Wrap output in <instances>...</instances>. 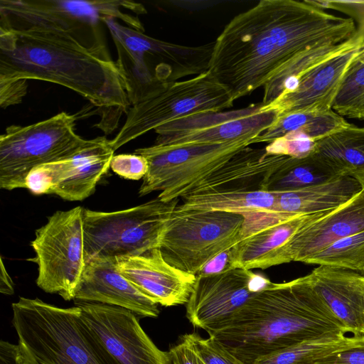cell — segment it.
Instances as JSON below:
<instances>
[{"instance_id": "40", "label": "cell", "mask_w": 364, "mask_h": 364, "mask_svg": "<svg viewBox=\"0 0 364 364\" xmlns=\"http://www.w3.org/2000/svg\"><path fill=\"white\" fill-rule=\"evenodd\" d=\"M364 189V169L354 172L352 175Z\"/></svg>"}, {"instance_id": "12", "label": "cell", "mask_w": 364, "mask_h": 364, "mask_svg": "<svg viewBox=\"0 0 364 364\" xmlns=\"http://www.w3.org/2000/svg\"><path fill=\"white\" fill-rule=\"evenodd\" d=\"M250 144L251 140L247 139L220 144H154L137 149L134 153L144 156L149 163L139 195L160 191L158 198L163 201L179 198L192 185Z\"/></svg>"}, {"instance_id": "28", "label": "cell", "mask_w": 364, "mask_h": 364, "mask_svg": "<svg viewBox=\"0 0 364 364\" xmlns=\"http://www.w3.org/2000/svg\"><path fill=\"white\" fill-rule=\"evenodd\" d=\"M331 109L343 117L364 119V62L357 55L343 76Z\"/></svg>"}, {"instance_id": "30", "label": "cell", "mask_w": 364, "mask_h": 364, "mask_svg": "<svg viewBox=\"0 0 364 364\" xmlns=\"http://www.w3.org/2000/svg\"><path fill=\"white\" fill-rule=\"evenodd\" d=\"M316 141L300 132H290L267 145L268 154L303 159L312 154Z\"/></svg>"}, {"instance_id": "39", "label": "cell", "mask_w": 364, "mask_h": 364, "mask_svg": "<svg viewBox=\"0 0 364 364\" xmlns=\"http://www.w3.org/2000/svg\"><path fill=\"white\" fill-rule=\"evenodd\" d=\"M0 291L6 295H11L14 292V283L8 274L2 259L1 258Z\"/></svg>"}, {"instance_id": "14", "label": "cell", "mask_w": 364, "mask_h": 364, "mask_svg": "<svg viewBox=\"0 0 364 364\" xmlns=\"http://www.w3.org/2000/svg\"><path fill=\"white\" fill-rule=\"evenodd\" d=\"M270 282L243 268L197 275L186 304V317L194 327L203 329L210 336L222 329L238 309Z\"/></svg>"}, {"instance_id": "6", "label": "cell", "mask_w": 364, "mask_h": 364, "mask_svg": "<svg viewBox=\"0 0 364 364\" xmlns=\"http://www.w3.org/2000/svg\"><path fill=\"white\" fill-rule=\"evenodd\" d=\"M230 92L206 71L181 81H159L127 112L124 124L110 140L115 151L145 133L180 118L222 112L233 105Z\"/></svg>"}, {"instance_id": "13", "label": "cell", "mask_w": 364, "mask_h": 364, "mask_svg": "<svg viewBox=\"0 0 364 364\" xmlns=\"http://www.w3.org/2000/svg\"><path fill=\"white\" fill-rule=\"evenodd\" d=\"M262 104L225 112H208L168 122L154 131L155 145L220 144L252 140L277 118L274 111H262Z\"/></svg>"}, {"instance_id": "10", "label": "cell", "mask_w": 364, "mask_h": 364, "mask_svg": "<svg viewBox=\"0 0 364 364\" xmlns=\"http://www.w3.org/2000/svg\"><path fill=\"white\" fill-rule=\"evenodd\" d=\"M83 213L81 206L56 211L36 230L31 242L38 287L66 301L74 299L86 266Z\"/></svg>"}, {"instance_id": "17", "label": "cell", "mask_w": 364, "mask_h": 364, "mask_svg": "<svg viewBox=\"0 0 364 364\" xmlns=\"http://www.w3.org/2000/svg\"><path fill=\"white\" fill-rule=\"evenodd\" d=\"M119 272L158 304L173 306L188 302L196 276L168 264L159 248L116 259Z\"/></svg>"}, {"instance_id": "38", "label": "cell", "mask_w": 364, "mask_h": 364, "mask_svg": "<svg viewBox=\"0 0 364 364\" xmlns=\"http://www.w3.org/2000/svg\"><path fill=\"white\" fill-rule=\"evenodd\" d=\"M0 364H19L17 345L1 341Z\"/></svg>"}, {"instance_id": "45", "label": "cell", "mask_w": 364, "mask_h": 364, "mask_svg": "<svg viewBox=\"0 0 364 364\" xmlns=\"http://www.w3.org/2000/svg\"><path fill=\"white\" fill-rule=\"evenodd\" d=\"M363 46H364V43H363Z\"/></svg>"}, {"instance_id": "22", "label": "cell", "mask_w": 364, "mask_h": 364, "mask_svg": "<svg viewBox=\"0 0 364 364\" xmlns=\"http://www.w3.org/2000/svg\"><path fill=\"white\" fill-rule=\"evenodd\" d=\"M329 211L296 215L243 237L232 247L233 268L267 269L287 263L286 248L294 234Z\"/></svg>"}, {"instance_id": "3", "label": "cell", "mask_w": 364, "mask_h": 364, "mask_svg": "<svg viewBox=\"0 0 364 364\" xmlns=\"http://www.w3.org/2000/svg\"><path fill=\"white\" fill-rule=\"evenodd\" d=\"M349 333L302 277L270 282L210 336L243 364L324 336Z\"/></svg>"}, {"instance_id": "9", "label": "cell", "mask_w": 364, "mask_h": 364, "mask_svg": "<svg viewBox=\"0 0 364 364\" xmlns=\"http://www.w3.org/2000/svg\"><path fill=\"white\" fill-rule=\"evenodd\" d=\"M76 117L65 112L27 126L11 125L0 136V188H26L30 171L69 157L88 145L76 134Z\"/></svg>"}, {"instance_id": "21", "label": "cell", "mask_w": 364, "mask_h": 364, "mask_svg": "<svg viewBox=\"0 0 364 364\" xmlns=\"http://www.w3.org/2000/svg\"><path fill=\"white\" fill-rule=\"evenodd\" d=\"M362 230L364 189L344 205L302 226L287 244V263L304 262L341 239Z\"/></svg>"}, {"instance_id": "41", "label": "cell", "mask_w": 364, "mask_h": 364, "mask_svg": "<svg viewBox=\"0 0 364 364\" xmlns=\"http://www.w3.org/2000/svg\"><path fill=\"white\" fill-rule=\"evenodd\" d=\"M357 58L358 59H360L361 61L364 62V46H363V44L357 55Z\"/></svg>"}, {"instance_id": "20", "label": "cell", "mask_w": 364, "mask_h": 364, "mask_svg": "<svg viewBox=\"0 0 364 364\" xmlns=\"http://www.w3.org/2000/svg\"><path fill=\"white\" fill-rule=\"evenodd\" d=\"M306 277L349 333L364 336V277L353 270L327 265H319Z\"/></svg>"}, {"instance_id": "32", "label": "cell", "mask_w": 364, "mask_h": 364, "mask_svg": "<svg viewBox=\"0 0 364 364\" xmlns=\"http://www.w3.org/2000/svg\"><path fill=\"white\" fill-rule=\"evenodd\" d=\"M110 168L125 179L138 181L143 179L147 173L149 163L142 155L136 153L121 154L114 155L110 162Z\"/></svg>"}, {"instance_id": "7", "label": "cell", "mask_w": 364, "mask_h": 364, "mask_svg": "<svg viewBox=\"0 0 364 364\" xmlns=\"http://www.w3.org/2000/svg\"><path fill=\"white\" fill-rule=\"evenodd\" d=\"M179 198L163 201L158 197L139 205L113 212L84 208L86 262L116 259L159 248L166 223Z\"/></svg>"}, {"instance_id": "29", "label": "cell", "mask_w": 364, "mask_h": 364, "mask_svg": "<svg viewBox=\"0 0 364 364\" xmlns=\"http://www.w3.org/2000/svg\"><path fill=\"white\" fill-rule=\"evenodd\" d=\"M304 262L358 272L364 264V230L341 239Z\"/></svg>"}, {"instance_id": "2", "label": "cell", "mask_w": 364, "mask_h": 364, "mask_svg": "<svg viewBox=\"0 0 364 364\" xmlns=\"http://www.w3.org/2000/svg\"><path fill=\"white\" fill-rule=\"evenodd\" d=\"M38 80L77 92L99 107L97 126L117 127L131 103L126 81L101 41L88 46L68 32L0 27V80Z\"/></svg>"}, {"instance_id": "37", "label": "cell", "mask_w": 364, "mask_h": 364, "mask_svg": "<svg viewBox=\"0 0 364 364\" xmlns=\"http://www.w3.org/2000/svg\"><path fill=\"white\" fill-rule=\"evenodd\" d=\"M233 269L231 247L210 260L197 275L205 276L220 274Z\"/></svg>"}, {"instance_id": "36", "label": "cell", "mask_w": 364, "mask_h": 364, "mask_svg": "<svg viewBox=\"0 0 364 364\" xmlns=\"http://www.w3.org/2000/svg\"><path fill=\"white\" fill-rule=\"evenodd\" d=\"M168 353L171 364H206L183 335L177 344L170 348Z\"/></svg>"}, {"instance_id": "44", "label": "cell", "mask_w": 364, "mask_h": 364, "mask_svg": "<svg viewBox=\"0 0 364 364\" xmlns=\"http://www.w3.org/2000/svg\"><path fill=\"white\" fill-rule=\"evenodd\" d=\"M363 335H364V331H363Z\"/></svg>"}, {"instance_id": "1", "label": "cell", "mask_w": 364, "mask_h": 364, "mask_svg": "<svg viewBox=\"0 0 364 364\" xmlns=\"http://www.w3.org/2000/svg\"><path fill=\"white\" fill-rule=\"evenodd\" d=\"M357 33L352 18L308 0H262L226 25L214 42L208 71L235 101L264 87L307 50Z\"/></svg>"}, {"instance_id": "11", "label": "cell", "mask_w": 364, "mask_h": 364, "mask_svg": "<svg viewBox=\"0 0 364 364\" xmlns=\"http://www.w3.org/2000/svg\"><path fill=\"white\" fill-rule=\"evenodd\" d=\"M79 323L100 364H171L139 324L137 316L124 308L92 302H75Z\"/></svg>"}, {"instance_id": "8", "label": "cell", "mask_w": 364, "mask_h": 364, "mask_svg": "<svg viewBox=\"0 0 364 364\" xmlns=\"http://www.w3.org/2000/svg\"><path fill=\"white\" fill-rule=\"evenodd\" d=\"M245 223V217L237 213L176 206L159 248L168 264L196 276L210 260L242 239Z\"/></svg>"}, {"instance_id": "23", "label": "cell", "mask_w": 364, "mask_h": 364, "mask_svg": "<svg viewBox=\"0 0 364 364\" xmlns=\"http://www.w3.org/2000/svg\"><path fill=\"white\" fill-rule=\"evenodd\" d=\"M362 190L353 176H340L304 188L277 192V210L292 215L332 210L350 200Z\"/></svg>"}, {"instance_id": "33", "label": "cell", "mask_w": 364, "mask_h": 364, "mask_svg": "<svg viewBox=\"0 0 364 364\" xmlns=\"http://www.w3.org/2000/svg\"><path fill=\"white\" fill-rule=\"evenodd\" d=\"M314 6L324 9L340 11L350 16L359 24L358 31L364 33V1H309Z\"/></svg>"}, {"instance_id": "4", "label": "cell", "mask_w": 364, "mask_h": 364, "mask_svg": "<svg viewBox=\"0 0 364 364\" xmlns=\"http://www.w3.org/2000/svg\"><path fill=\"white\" fill-rule=\"evenodd\" d=\"M12 311L19 364H100L79 323L78 306L20 297Z\"/></svg>"}, {"instance_id": "42", "label": "cell", "mask_w": 364, "mask_h": 364, "mask_svg": "<svg viewBox=\"0 0 364 364\" xmlns=\"http://www.w3.org/2000/svg\"><path fill=\"white\" fill-rule=\"evenodd\" d=\"M294 364H313L312 360H304Z\"/></svg>"}, {"instance_id": "31", "label": "cell", "mask_w": 364, "mask_h": 364, "mask_svg": "<svg viewBox=\"0 0 364 364\" xmlns=\"http://www.w3.org/2000/svg\"><path fill=\"white\" fill-rule=\"evenodd\" d=\"M183 336L206 364H243L210 337L203 338L196 332Z\"/></svg>"}, {"instance_id": "15", "label": "cell", "mask_w": 364, "mask_h": 364, "mask_svg": "<svg viewBox=\"0 0 364 364\" xmlns=\"http://www.w3.org/2000/svg\"><path fill=\"white\" fill-rule=\"evenodd\" d=\"M109 141L98 136L69 157L33 168L26 188L35 195L52 193L70 201L87 198L110 168L114 151Z\"/></svg>"}, {"instance_id": "16", "label": "cell", "mask_w": 364, "mask_h": 364, "mask_svg": "<svg viewBox=\"0 0 364 364\" xmlns=\"http://www.w3.org/2000/svg\"><path fill=\"white\" fill-rule=\"evenodd\" d=\"M364 43V42H363ZM363 43L311 66L287 82L279 97L262 111L277 117L292 112H325L332 104L343 76Z\"/></svg>"}, {"instance_id": "24", "label": "cell", "mask_w": 364, "mask_h": 364, "mask_svg": "<svg viewBox=\"0 0 364 364\" xmlns=\"http://www.w3.org/2000/svg\"><path fill=\"white\" fill-rule=\"evenodd\" d=\"M311 155L338 176L364 169V127L352 124L317 140Z\"/></svg>"}, {"instance_id": "25", "label": "cell", "mask_w": 364, "mask_h": 364, "mask_svg": "<svg viewBox=\"0 0 364 364\" xmlns=\"http://www.w3.org/2000/svg\"><path fill=\"white\" fill-rule=\"evenodd\" d=\"M351 124L333 109L292 112L278 117L272 125L251 140V144L270 143L294 132H303L316 141Z\"/></svg>"}, {"instance_id": "35", "label": "cell", "mask_w": 364, "mask_h": 364, "mask_svg": "<svg viewBox=\"0 0 364 364\" xmlns=\"http://www.w3.org/2000/svg\"><path fill=\"white\" fill-rule=\"evenodd\" d=\"M27 80H0V105L1 108L21 102L27 93Z\"/></svg>"}, {"instance_id": "19", "label": "cell", "mask_w": 364, "mask_h": 364, "mask_svg": "<svg viewBox=\"0 0 364 364\" xmlns=\"http://www.w3.org/2000/svg\"><path fill=\"white\" fill-rule=\"evenodd\" d=\"M288 157L268 154L264 147H245L183 195L267 191L270 176Z\"/></svg>"}, {"instance_id": "5", "label": "cell", "mask_w": 364, "mask_h": 364, "mask_svg": "<svg viewBox=\"0 0 364 364\" xmlns=\"http://www.w3.org/2000/svg\"><path fill=\"white\" fill-rule=\"evenodd\" d=\"M146 12L142 4L127 0H1L0 27L63 31L91 46L104 41L100 26L107 18L144 33L138 16Z\"/></svg>"}, {"instance_id": "26", "label": "cell", "mask_w": 364, "mask_h": 364, "mask_svg": "<svg viewBox=\"0 0 364 364\" xmlns=\"http://www.w3.org/2000/svg\"><path fill=\"white\" fill-rule=\"evenodd\" d=\"M338 176L313 155L288 159L272 174L267 191L287 192L328 181Z\"/></svg>"}, {"instance_id": "34", "label": "cell", "mask_w": 364, "mask_h": 364, "mask_svg": "<svg viewBox=\"0 0 364 364\" xmlns=\"http://www.w3.org/2000/svg\"><path fill=\"white\" fill-rule=\"evenodd\" d=\"M313 364H364V341L312 360Z\"/></svg>"}, {"instance_id": "27", "label": "cell", "mask_w": 364, "mask_h": 364, "mask_svg": "<svg viewBox=\"0 0 364 364\" xmlns=\"http://www.w3.org/2000/svg\"><path fill=\"white\" fill-rule=\"evenodd\" d=\"M363 341L364 336L338 334L324 336L261 358L254 364H294L304 360H314Z\"/></svg>"}, {"instance_id": "43", "label": "cell", "mask_w": 364, "mask_h": 364, "mask_svg": "<svg viewBox=\"0 0 364 364\" xmlns=\"http://www.w3.org/2000/svg\"><path fill=\"white\" fill-rule=\"evenodd\" d=\"M357 272L364 277V264Z\"/></svg>"}, {"instance_id": "18", "label": "cell", "mask_w": 364, "mask_h": 364, "mask_svg": "<svg viewBox=\"0 0 364 364\" xmlns=\"http://www.w3.org/2000/svg\"><path fill=\"white\" fill-rule=\"evenodd\" d=\"M74 300L124 308L140 317L156 318L160 312L159 304L122 275L111 259L86 262Z\"/></svg>"}]
</instances>
